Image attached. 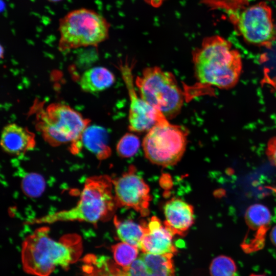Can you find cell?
Segmentation results:
<instances>
[{
  "label": "cell",
  "instance_id": "d6986e66",
  "mask_svg": "<svg viewBox=\"0 0 276 276\" xmlns=\"http://www.w3.org/2000/svg\"><path fill=\"white\" fill-rule=\"evenodd\" d=\"M114 224L119 239L122 242L138 247L140 249L144 235V229L142 223H137L132 220H120L115 216Z\"/></svg>",
  "mask_w": 276,
  "mask_h": 276
},
{
  "label": "cell",
  "instance_id": "d4e9b609",
  "mask_svg": "<svg viewBox=\"0 0 276 276\" xmlns=\"http://www.w3.org/2000/svg\"><path fill=\"white\" fill-rule=\"evenodd\" d=\"M147 3L151 6L157 8L160 7L166 0H145Z\"/></svg>",
  "mask_w": 276,
  "mask_h": 276
},
{
  "label": "cell",
  "instance_id": "603a6c76",
  "mask_svg": "<svg viewBox=\"0 0 276 276\" xmlns=\"http://www.w3.org/2000/svg\"><path fill=\"white\" fill-rule=\"evenodd\" d=\"M140 146L139 138L134 134L127 133L119 140L117 151L122 157H130L136 154Z\"/></svg>",
  "mask_w": 276,
  "mask_h": 276
},
{
  "label": "cell",
  "instance_id": "ffe728a7",
  "mask_svg": "<svg viewBox=\"0 0 276 276\" xmlns=\"http://www.w3.org/2000/svg\"><path fill=\"white\" fill-rule=\"evenodd\" d=\"M139 249L136 246L124 242L111 246L114 262L123 269L128 267L137 258Z\"/></svg>",
  "mask_w": 276,
  "mask_h": 276
},
{
  "label": "cell",
  "instance_id": "4316f807",
  "mask_svg": "<svg viewBox=\"0 0 276 276\" xmlns=\"http://www.w3.org/2000/svg\"><path fill=\"white\" fill-rule=\"evenodd\" d=\"M249 276H265V275H263V274H258L253 273V274H250Z\"/></svg>",
  "mask_w": 276,
  "mask_h": 276
},
{
  "label": "cell",
  "instance_id": "8fae6325",
  "mask_svg": "<svg viewBox=\"0 0 276 276\" xmlns=\"http://www.w3.org/2000/svg\"><path fill=\"white\" fill-rule=\"evenodd\" d=\"M144 235L140 249L144 252L153 254H173L177 249L173 244V234L156 216L152 217L148 222L141 221Z\"/></svg>",
  "mask_w": 276,
  "mask_h": 276
},
{
  "label": "cell",
  "instance_id": "4fadbf2b",
  "mask_svg": "<svg viewBox=\"0 0 276 276\" xmlns=\"http://www.w3.org/2000/svg\"><path fill=\"white\" fill-rule=\"evenodd\" d=\"M164 225L174 235L183 236L194 221L192 205L178 198L168 201L164 207Z\"/></svg>",
  "mask_w": 276,
  "mask_h": 276
},
{
  "label": "cell",
  "instance_id": "ac0fdd59",
  "mask_svg": "<svg viewBox=\"0 0 276 276\" xmlns=\"http://www.w3.org/2000/svg\"><path fill=\"white\" fill-rule=\"evenodd\" d=\"M113 73L107 68L97 66L85 71L82 75L79 85L82 90L89 93L103 91L110 87L114 82Z\"/></svg>",
  "mask_w": 276,
  "mask_h": 276
},
{
  "label": "cell",
  "instance_id": "30bf717a",
  "mask_svg": "<svg viewBox=\"0 0 276 276\" xmlns=\"http://www.w3.org/2000/svg\"><path fill=\"white\" fill-rule=\"evenodd\" d=\"M120 71L130 99L129 129L137 132L148 131L158 123L167 119L136 93L131 67L126 63L121 66Z\"/></svg>",
  "mask_w": 276,
  "mask_h": 276
},
{
  "label": "cell",
  "instance_id": "277c9868",
  "mask_svg": "<svg viewBox=\"0 0 276 276\" xmlns=\"http://www.w3.org/2000/svg\"><path fill=\"white\" fill-rule=\"evenodd\" d=\"M135 81L141 97L168 120L179 113L184 96L172 73L158 66L148 67Z\"/></svg>",
  "mask_w": 276,
  "mask_h": 276
},
{
  "label": "cell",
  "instance_id": "83f0119b",
  "mask_svg": "<svg viewBox=\"0 0 276 276\" xmlns=\"http://www.w3.org/2000/svg\"><path fill=\"white\" fill-rule=\"evenodd\" d=\"M48 1L51 2H58L61 0H48Z\"/></svg>",
  "mask_w": 276,
  "mask_h": 276
},
{
  "label": "cell",
  "instance_id": "7a4b0ae2",
  "mask_svg": "<svg viewBox=\"0 0 276 276\" xmlns=\"http://www.w3.org/2000/svg\"><path fill=\"white\" fill-rule=\"evenodd\" d=\"M194 74L200 83L229 89L240 78L242 65L240 54L220 36L207 37L192 53Z\"/></svg>",
  "mask_w": 276,
  "mask_h": 276
},
{
  "label": "cell",
  "instance_id": "3957f363",
  "mask_svg": "<svg viewBox=\"0 0 276 276\" xmlns=\"http://www.w3.org/2000/svg\"><path fill=\"white\" fill-rule=\"evenodd\" d=\"M117 208L112 179L108 175L94 176L86 180L80 198L74 206L30 219L27 223L80 221L96 224L109 220Z\"/></svg>",
  "mask_w": 276,
  "mask_h": 276
},
{
  "label": "cell",
  "instance_id": "5bb4252c",
  "mask_svg": "<svg viewBox=\"0 0 276 276\" xmlns=\"http://www.w3.org/2000/svg\"><path fill=\"white\" fill-rule=\"evenodd\" d=\"M246 223L250 233L248 242L245 243V249L256 250L261 248L264 243L265 235L271 222L269 210L265 205L255 204L250 205L246 211Z\"/></svg>",
  "mask_w": 276,
  "mask_h": 276
},
{
  "label": "cell",
  "instance_id": "7402d4cb",
  "mask_svg": "<svg viewBox=\"0 0 276 276\" xmlns=\"http://www.w3.org/2000/svg\"><path fill=\"white\" fill-rule=\"evenodd\" d=\"M45 186L43 178L36 173L28 174L21 182L24 192L30 197L39 196L44 191Z\"/></svg>",
  "mask_w": 276,
  "mask_h": 276
},
{
  "label": "cell",
  "instance_id": "e0dca14e",
  "mask_svg": "<svg viewBox=\"0 0 276 276\" xmlns=\"http://www.w3.org/2000/svg\"><path fill=\"white\" fill-rule=\"evenodd\" d=\"M81 276H127L114 261L104 256L90 254L82 259Z\"/></svg>",
  "mask_w": 276,
  "mask_h": 276
},
{
  "label": "cell",
  "instance_id": "5b68a950",
  "mask_svg": "<svg viewBox=\"0 0 276 276\" xmlns=\"http://www.w3.org/2000/svg\"><path fill=\"white\" fill-rule=\"evenodd\" d=\"M109 28L106 19L94 10H73L59 21V47L66 50L98 45L108 37Z\"/></svg>",
  "mask_w": 276,
  "mask_h": 276
},
{
  "label": "cell",
  "instance_id": "8992f818",
  "mask_svg": "<svg viewBox=\"0 0 276 276\" xmlns=\"http://www.w3.org/2000/svg\"><path fill=\"white\" fill-rule=\"evenodd\" d=\"M188 130L183 127L162 121L151 128L143 141L145 156L163 167L177 164L185 152Z\"/></svg>",
  "mask_w": 276,
  "mask_h": 276
},
{
  "label": "cell",
  "instance_id": "6da1fadb",
  "mask_svg": "<svg viewBox=\"0 0 276 276\" xmlns=\"http://www.w3.org/2000/svg\"><path fill=\"white\" fill-rule=\"evenodd\" d=\"M83 251L81 237L77 234L52 238L50 228L42 226L29 235L22 242L21 259L24 270L35 276H49L60 266L67 270L80 259Z\"/></svg>",
  "mask_w": 276,
  "mask_h": 276
},
{
  "label": "cell",
  "instance_id": "9a60e30c",
  "mask_svg": "<svg viewBox=\"0 0 276 276\" xmlns=\"http://www.w3.org/2000/svg\"><path fill=\"white\" fill-rule=\"evenodd\" d=\"M1 145L3 150L11 155H20L33 149L34 135L26 128L16 124L5 126L2 132Z\"/></svg>",
  "mask_w": 276,
  "mask_h": 276
},
{
  "label": "cell",
  "instance_id": "484cf974",
  "mask_svg": "<svg viewBox=\"0 0 276 276\" xmlns=\"http://www.w3.org/2000/svg\"><path fill=\"white\" fill-rule=\"evenodd\" d=\"M270 239L272 243L276 246V225L270 231Z\"/></svg>",
  "mask_w": 276,
  "mask_h": 276
},
{
  "label": "cell",
  "instance_id": "7c38bea8",
  "mask_svg": "<svg viewBox=\"0 0 276 276\" xmlns=\"http://www.w3.org/2000/svg\"><path fill=\"white\" fill-rule=\"evenodd\" d=\"M173 254L157 255L143 252L127 268V276H175Z\"/></svg>",
  "mask_w": 276,
  "mask_h": 276
},
{
  "label": "cell",
  "instance_id": "44dd1931",
  "mask_svg": "<svg viewBox=\"0 0 276 276\" xmlns=\"http://www.w3.org/2000/svg\"><path fill=\"white\" fill-rule=\"evenodd\" d=\"M237 271L235 261L231 258L224 255L215 258L210 266L211 276H235Z\"/></svg>",
  "mask_w": 276,
  "mask_h": 276
},
{
  "label": "cell",
  "instance_id": "52a82bcc",
  "mask_svg": "<svg viewBox=\"0 0 276 276\" xmlns=\"http://www.w3.org/2000/svg\"><path fill=\"white\" fill-rule=\"evenodd\" d=\"M39 125L45 141L53 146H58L78 142L88 122L70 106L53 104L41 115Z\"/></svg>",
  "mask_w": 276,
  "mask_h": 276
},
{
  "label": "cell",
  "instance_id": "2e32d148",
  "mask_svg": "<svg viewBox=\"0 0 276 276\" xmlns=\"http://www.w3.org/2000/svg\"><path fill=\"white\" fill-rule=\"evenodd\" d=\"M73 146L74 147L73 148L74 152H77L79 147H84L99 159H105L111 154L107 131L98 125H88L79 141Z\"/></svg>",
  "mask_w": 276,
  "mask_h": 276
},
{
  "label": "cell",
  "instance_id": "ba28073f",
  "mask_svg": "<svg viewBox=\"0 0 276 276\" xmlns=\"http://www.w3.org/2000/svg\"><path fill=\"white\" fill-rule=\"evenodd\" d=\"M238 29L250 44L269 48L276 37L270 8L260 3L244 9L238 19Z\"/></svg>",
  "mask_w": 276,
  "mask_h": 276
},
{
  "label": "cell",
  "instance_id": "cb8c5ba5",
  "mask_svg": "<svg viewBox=\"0 0 276 276\" xmlns=\"http://www.w3.org/2000/svg\"><path fill=\"white\" fill-rule=\"evenodd\" d=\"M266 153L270 163L276 167V136L268 142Z\"/></svg>",
  "mask_w": 276,
  "mask_h": 276
},
{
  "label": "cell",
  "instance_id": "9c48e42d",
  "mask_svg": "<svg viewBox=\"0 0 276 276\" xmlns=\"http://www.w3.org/2000/svg\"><path fill=\"white\" fill-rule=\"evenodd\" d=\"M112 183L118 207L132 208L142 216L149 215V206L151 200L150 188L144 179L136 174L134 166H130L127 172L112 179Z\"/></svg>",
  "mask_w": 276,
  "mask_h": 276
}]
</instances>
